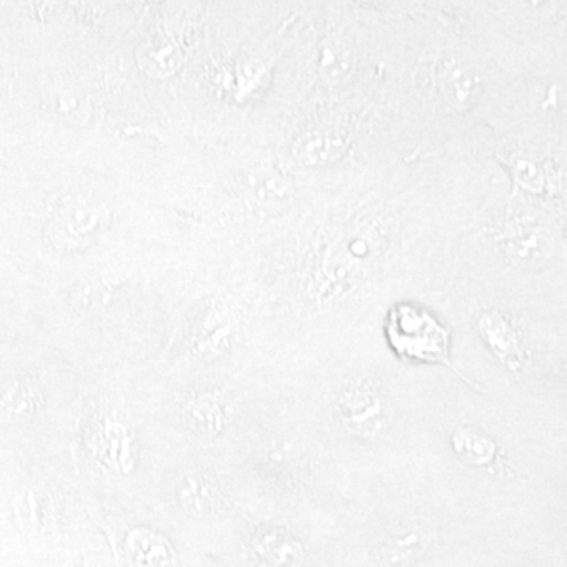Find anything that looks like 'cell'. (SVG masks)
<instances>
[{"instance_id": "1", "label": "cell", "mask_w": 567, "mask_h": 567, "mask_svg": "<svg viewBox=\"0 0 567 567\" xmlns=\"http://www.w3.org/2000/svg\"><path fill=\"white\" fill-rule=\"evenodd\" d=\"M420 85L431 93V99L439 102L461 106L468 102L475 93L476 81L472 69L461 61L456 54L431 55L420 66Z\"/></svg>"}, {"instance_id": "2", "label": "cell", "mask_w": 567, "mask_h": 567, "mask_svg": "<svg viewBox=\"0 0 567 567\" xmlns=\"http://www.w3.org/2000/svg\"><path fill=\"white\" fill-rule=\"evenodd\" d=\"M339 415L352 434L372 436L385 424V399L374 385H350L341 395Z\"/></svg>"}, {"instance_id": "3", "label": "cell", "mask_w": 567, "mask_h": 567, "mask_svg": "<svg viewBox=\"0 0 567 567\" xmlns=\"http://www.w3.org/2000/svg\"><path fill=\"white\" fill-rule=\"evenodd\" d=\"M458 456L468 464H487L495 454V446L486 435L475 429H462L454 439Z\"/></svg>"}]
</instances>
